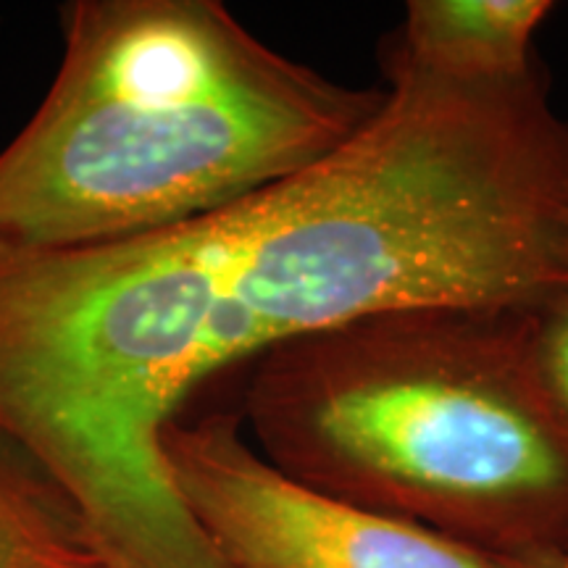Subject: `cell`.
Masks as SVG:
<instances>
[{"label":"cell","mask_w":568,"mask_h":568,"mask_svg":"<svg viewBox=\"0 0 568 568\" xmlns=\"http://www.w3.org/2000/svg\"><path fill=\"white\" fill-rule=\"evenodd\" d=\"M495 558L500 568H568V552L564 550H545V552H529V556L516 558Z\"/></svg>","instance_id":"ba28073f"},{"label":"cell","mask_w":568,"mask_h":568,"mask_svg":"<svg viewBox=\"0 0 568 568\" xmlns=\"http://www.w3.org/2000/svg\"><path fill=\"white\" fill-rule=\"evenodd\" d=\"M539 361L545 379L568 418V295L539 311Z\"/></svg>","instance_id":"52a82bcc"},{"label":"cell","mask_w":568,"mask_h":568,"mask_svg":"<svg viewBox=\"0 0 568 568\" xmlns=\"http://www.w3.org/2000/svg\"><path fill=\"white\" fill-rule=\"evenodd\" d=\"M406 24L393 34L410 59L445 74L510 80L537 67V27L548 0H410Z\"/></svg>","instance_id":"5b68a950"},{"label":"cell","mask_w":568,"mask_h":568,"mask_svg":"<svg viewBox=\"0 0 568 568\" xmlns=\"http://www.w3.org/2000/svg\"><path fill=\"white\" fill-rule=\"evenodd\" d=\"M163 456L184 506L226 568H500L416 524L332 500L255 450L243 416L174 418Z\"/></svg>","instance_id":"277c9868"},{"label":"cell","mask_w":568,"mask_h":568,"mask_svg":"<svg viewBox=\"0 0 568 568\" xmlns=\"http://www.w3.org/2000/svg\"><path fill=\"white\" fill-rule=\"evenodd\" d=\"M385 98L282 184L243 297L264 351L418 308H545L568 295V119L542 67L445 74L382 45Z\"/></svg>","instance_id":"6da1fadb"},{"label":"cell","mask_w":568,"mask_h":568,"mask_svg":"<svg viewBox=\"0 0 568 568\" xmlns=\"http://www.w3.org/2000/svg\"><path fill=\"white\" fill-rule=\"evenodd\" d=\"M0 568H113L55 489L0 439Z\"/></svg>","instance_id":"8992f818"},{"label":"cell","mask_w":568,"mask_h":568,"mask_svg":"<svg viewBox=\"0 0 568 568\" xmlns=\"http://www.w3.org/2000/svg\"><path fill=\"white\" fill-rule=\"evenodd\" d=\"M45 101L0 151V247L63 251L224 209L335 153L385 88H347L219 0H71Z\"/></svg>","instance_id":"7a4b0ae2"},{"label":"cell","mask_w":568,"mask_h":568,"mask_svg":"<svg viewBox=\"0 0 568 568\" xmlns=\"http://www.w3.org/2000/svg\"><path fill=\"white\" fill-rule=\"evenodd\" d=\"M542 308H418L258 355L243 426L284 477L497 558L568 550Z\"/></svg>","instance_id":"3957f363"},{"label":"cell","mask_w":568,"mask_h":568,"mask_svg":"<svg viewBox=\"0 0 568 568\" xmlns=\"http://www.w3.org/2000/svg\"><path fill=\"white\" fill-rule=\"evenodd\" d=\"M564 552H568V550H564Z\"/></svg>","instance_id":"9c48e42d"}]
</instances>
